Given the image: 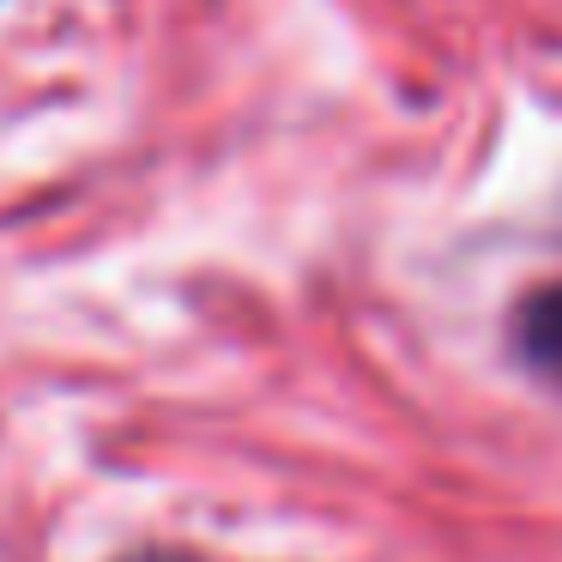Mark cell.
I'll return each instance as SVG.
<instances>
[{
	"mask_svg": "<svg viewBox=\"0 0 562 562\" xmlns=\"http://www.w3.org/2000/svg\"><path fill=\"white\" fill-rule=\"evenodd\" d=\"M514 351L532 375L562 387V279L538 284L520 308H514Z\"/></svg>",
	"mask_w": 562,
	"mask_h": 562,
	"instance_id": "cell-1",
	"label": "cell"
},
{
	"mask_svg": "<svg viewBox=\"0 0 562 562\" xmlns=\"http://www.w3.org/2000/svg\"><path fill=\"white\" fill-rule=\"evenodd\" d=\"M127 562H188V557H176V550H139V557H127Z\"/></svg>",
	"mask_w": 562,
	"mask_h": 562,
	"instance_id": "cell-2",
	"label": "cell"
}]
</instances>
